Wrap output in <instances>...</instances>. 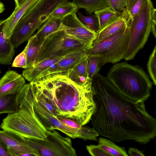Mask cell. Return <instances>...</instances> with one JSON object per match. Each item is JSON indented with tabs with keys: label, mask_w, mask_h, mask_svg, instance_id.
Wrapping results in <instances>:
<instances>
[{
	"label": "cell",
	"mask_w": 156,
	"mask_h": 156,
	"mask_svg": "<svg viewBox=\"0 0 156 156\" xmlns=\"http://www.w3.org/2000/svg\"><path fill=\"white\" fill-rule=\"evenodd\" d=\"M145 0H130L126 2L125 9L129 16L131 18L141 9Z\"/></svg>",
	"instance_id": "cell-30"
},
{
	"label": "cell",
	"mask_w": 156,
	"mask_h": 156,
	"mask_svg": "<svg viewBox=\"0 0 156 156\" xmlns=\"http://www.w3.org/2000/svg\"><path fill=\"white\" fill-rule=\"evenodd\" d=\"M15 3L16 7L21 5L26 0H14Z\"/></svg>",
	"instance_id": "cell-37"
},
{
	"label": "cell",
	"mask_w": 156,
	"mask_h": 156,
	"mask_svg": "<svg viewBox=\"0 0 156 156\" xmlns=\"http://www.w3.org/2000/svg\"><path fill=\"white\" fill-rule=\"evenodd\" d=\"M78 18L80 21L90 30L96 32L99 28V23L98 18L94 14L85 16L81 12H77Z\"/></svg>",
	"instance_id": "cell-27"
},
{
	"label": "cell",
	"mask_w": 156,
	"mask_h": 156,
	"mask_svg": "<svg viewBox=\"0 0 156 156\" xmlns=\"http://www.w3.org/2000/svg\"><path fill=\"white\" fill-rule=\"evenodd\" d=\"M98 142L101 148L111 156H129L124 147L117 145L110 140L100 137Z\"/></svg>",
	"instance_id": "cell-24"
},
{
	"label": "cell",
	"mask_w": 156,
	"mask_h": 156,
	"mask_svg": "<svg viewBox=\"0 0 156 156\" xmlns=\"http://www.w3.org/2000/svg\"><path fill=\"white\" fill-rule=\"evenodd\" d=\"M119 13L114 11L110 6L104 8L94 12V13L98 20V30L108 23Z\"/></svg>",
	"instance_id": "cell-26"
},
{
	"label": "cell",
	"mask_w": 156,
	"mask_h": 156,
	"mask_svg": "<svg viewBox=\"0 0 156 156\" xmlns=\"http://www.w3.org/2000/svg\"><path fill=\"white\" fill-rule=\"evenodd\" d=\"M16 94H9L0 96V115L18 112V105Z\"/></svg>",
	"instance_id": "cell-23"
},
{
	"label": "cell",
	"mask_w": 156,
	"mask_h": 156,
	"mask_svg": "<svg viewBox=\"0 0 156 156\" xmlns=\"http://www.w3.org/2000/svg\"><path fill=\"white\" fill-rule=\"evenodd\" d=\"M106 78L125 96L144 102L151 95L153 83L143 68L122 62L113 65Z\"/></svg>",
	"instance_id": "cell-3"
},
{
	"label": "cell",
	"mask_w": 156,
	"mask_h": 156,
	"mask_svg": "<svg viewBox=\"0 0 156 156\" xmlns=\"http://www.w3.org/2000/svg\"><path fill=\"white\" fill-rule=\"evenodd\" d=\"M129 18L127 25L122 31L93 44L88 51L87 55L100 57L101 67L107 63H114L124 59L129 41Z\"/></svg>",
	"instance_id": "cell-6"
},
{
	"label": "cell",
	"mask_w": 156,
	"mask_h": 156,
	"mask_svg": "<svg viewBox=\"0 0 156 156\" xmlns=\"http://www.w3.org/2000/svg\"><path fill=\"white\" fill-rule=\"evenodd\" d=\"M5 22V20H0V64L9 65L12 62L15 50L10 38L4 36L2 28Z\"/></svg>",
	"instance_id": "cell-18"
},
{
	"label": "cell",
	"mask_w": 156,
	"mask_h": 156,
	"mask_svg": "<svg viewBox=\"0 0 156 156\" xmlns=\"http://www.w3.org/2000/svg\"><path fill=\"white\" fill-rule=\"evenodd\" d=\"M0 144L10 156H40L37 151L23 143L17 135L5 130H0Z\"/></svg>",
	"instance_id": "cell-12"
},
{
	"label": "cell",
	"mask_w": 156,
	"mask_h": 156,
	"mask_svg": "<svg viewBox=\"0 0 156 156\" xmlns=\"http://www.w3.org/2000/svg\"><path fill=\"white\" fill-rule=\"evenodd\" d=\"M129 20L125 8L101 28L96 32L97 37L93 44L98 43L110 37L124 29L127 25Z\"/></svg>",
	"instance_id": "cell-14"
},
{
	"label": "cell",
	"mask_w": 156,
	"mask_h": 156,
	"mask_svg": "<svg viewBox=\"0 0 156 156\" xmlns=\"http://www.w3.org/2000/svg\"><path fill=\"white\" fill-rule=\"evenodd\" d=\"M0 127L3 130L25 138L44 140L47 130L40 122L22 111L8 114Z\"/></svg>",
	"instance_id": "cell-9"
},
{
	"label": "cell",
	"mask_w": 156,
	"mask_h": 156,
	"mask_svg": "<svg viewBox=\"0 0 156 156\" xmlns=\"http://www.w3.org/2000/svg\"><path fill=\"white\" fill-rule=\"evenodd\" d=\"M68 0H38L18 22L11 36L12 41L20 45L28 41L54 11Z\"/></svg>",
	"instance_id": "cell-4"
},
{
	"label": "cell",
	"mask_w": 156,
	"mask_h": 156,
	"mask_svg": "<svg viewBox=\"0 0 156 156\" xmlns=\"http://www.w3.org/2000/svg\"><path fill=\"white\" fill-rule=\"evenodd\" d=\"M86 149L89 154L92 156H111L102 148L99 144L87 145Z\"/></svg>",
	"instance_id": "cell-31"
},
{
	"label": "cell",
	"mask_w": 156,
	"mask_h": 156,
	"mask_svg": "<svg viewBox=\"0 0 156 156\" xmlns=\"http://www.w3.org/2000/svg\"><path fill=\"white\" fill-rule=\"evenodd\" d=\"M5 6L3 3L0 0V13H2L5 10Z\"/></svg>",
	"instance_id": "cell-38"
},
{
	"label": "cell",
	"mask_w": 156,
	"mask_h": 156,
	"mask_svg": "<svg viewBox=\"0 0 156 156\" xmlns=\"http://www.w3.org/2000/svg\"><path fill=\"white\" fill-rule=\"evenodd\" d=\"M83 51H88L79 42L66 34L63 31H57L44 39L37 54L34 66L49 58Z\"/></svg>",
	"instance_id": "cell-8"
},
{
	"label": "cell",
	"mask_w": 156,
	"mask_h": 156,
	"mask_svg": "<svg viewBox=\"0 0 156 156\" xmlns=\"http://www.w3.org/2000/svg\"><path fill=\"white\" fill-rule=\"evenodd\" d=\"M12 67H19L26 69L27 66V58L26 55L23 51L17 56L12 64Z\"/></svg>",
	"instance_id": "cell-33"
},
{
	"label": "cell",
	"mask_w": 156,
	"mask_h": 156,
	"mask_svg": "<svg viewBox=\"0 0 156 156\" xmlns=\"http://www.w3.org/2000/svg\"><path fill=\"white\" fill-rule=\"evenodd\" d=\"M156 17V9L151 0H145L139 12L131 18L129 24L128 43L124 59L132 60L146 44L152 21Z\"/></svg>",
	"instance_id": "cell-5"
},
{
	"label": "cell",
	"mask_w": 156,
	"mask_h": 156,
	"mask_svg": "<svg viewBox=\"0 0 156 156\" xmlns=\"http://www.w3.org/2000/svg\"><path fill=\"white\" fill-rule=\"evenodd\" d=\"M62 22V20L51 17L38 29L34 35L38 38L45 39L58 30Z\"/></svg>",
	"instance_id": "cell-21"
},
{
	"label": "cell",
	"mask_w": 156,
	"mask_h": 156,
	"mask_svg": "<svg viewBox=\"0 0 156 156\" xmlns=\"http://www.w3.org/2000/svg\"><path fill=\"white\" fill-rule=\"evenodd\" d=\"M1 73V71L0 69V74Z\"/></svg>",
	"instance_id": "cell-40"
},
{
	"label": "cell",
	"mask_w": 156,
	"mask_h": 156,
	"mask_svg": "<svg viewBox=\"0 0 156 156\" xmlns=\"http://www.w3.org/2000/svg\"><path fill=\"white\" fill-rule=\"evenodd\" d=\"M91 82L95 108L90 120L99 135L117 143L133 140L145 144L154 139L156 120L144 103L129 99L99 73Z\"/></svg>",
	"instance_id": "cell-1"
},
{
	"label": "cell",
	"mask_w": 156,
	"mask_h": 156,
	"mask_svg": "<svg viewBox=\"0 0 156 156\" xmlns=\"http://www.w3.org/2000/svg\"><path fill=\"white\" fill-rule=\"evenodd\" d=\"M44 39H39L35 35L32 36L23 51L26 56V69L33 67L41 46Z\"/></svg>",
	"instance_id": "cell-19"
},
{
	"label": "cell",
	"mask_w": 156,
	"mask_h": 156,
	"mask_svg": "<svg viewBox=\"0 0 156 156\" xmlns=\"http://www.w3.org/2000/svg\"><path fill=\"white\" fill-rule=\"evenodd\" d=\"M68 55L52 57L44 60L33 67L24 69L22 75L30 82L35 81L48 69Z\"/></svg>",
	"instance_id": "cell-17"
},
{
	"label": "cell",
	"mask_w": 156,
	"mask_h": 156,
	"mask_svg": "<svg viewBox=\"0 0 156 156\" xmlns=\"http://www.w3.org/2000/svg\"><path fill=\"white\" fill-rule=\"evenodd\" d=\"M156 17H154L152 21L151 29V32L152 33L155 38L156 37Z\"/></svg>",
	"instance_id": "cell-35"
},
{
	"label": "cell",
	"mask_w": 156,
	"mask_h": 156,
	"mask_svg": "<svg viewBox=\"0 0 156 156\" xmlns=\"http://www.w3.org/2000/svg\"><path fill=\"white\" fill-rule=\"evenodd\" d=\"M109 6L116 12H121L126 6V0H107Z\"/></svg>",
	"instance_id": "cell-32"
},
{
	"label": "cell",
	"mask_w": 156,
	"mask_h": 156,
	"mask_svg": "<svg viewBox=\"0 0 156 156\" xmlns=\"http://www.w3.org/2000/svg\"><path fill=\"white\" fill-rule=\"evenodd\" d=\"M78 9L75 4L68 1L59 6L53 12L51 17L62 20L68 15L77 12Z\"/></svg>",
	"instance_id": "cell-25"
},
{
	"label": "cell",
	"mask_w": 156,
	"mask_h": 156,
	"mask_svg": "<svg viewBox=\"0 0 156 156\" xmlns=\"http://www.w3.org/2000/svg\"><path fill=\"white\" fill-rule=\"evenodd\" d=\"M34 107L37 118L47 130H58L73 139L78 138L98 141L100 135L94 128L89 127L84 131L71 128L54 116L44 105L35 98Z\"/></svg>",
	"instance_id": "cell-10"
},
{
	"label": "cell",
	"mask_w": 156,
	"mask_h": 156,
	"mask_svg": "<svg viewBox=\"0 0 156 156\" xmlns=\"http://www.w3.org/2000/svg\"><path fill=\"white\" fill-rule=\"evenodd\" d=\"M88 56L87 55L84 56L69 73L68 77L79 84L84 83L90 79L87 74Z\"/></svg>",
	"instance_id": "cell-20"
},
{
	"label": "cell",
	"mask_w": 156,
	"mask_h": 156,
	"mask_svg": "<svg viewBox=\"0 0 156 156\" xmlns=\"http://www.w3.org/2000/svg\"><path fill=\"white\" fill-rule=\"evenodd\" d=\"M87 51H83L67 55L48 69L36 80L39 79L51 76H68L69 71L84 56L87 55Z\"/></svg>",
	"instance_id": "cell-13"
},
{
	"label": "cell",
	"mask_w": 156,
	"mask_h": 156,
	"mask_svg": "<svg viewBox=\"0 0 156 156\" xmlns=\"http://www.w3.org/2000/svg\"><path fill=\"white\" fill-rule=\"evenodd\" d=\"M87 67L88 78L92 80L99 73L102 67L100 58L96 56H88Z\"/></svg>",
	"instance_id": "cell-28"
},
{
	"label": "cell",
	"mask_w": 156,
	"mask_h": 156,
	"mask_svg": "<svg viewBox=\"0 0 156 156\" xmlns=\"http://www.w3.org/2000/svg\"><path fill=\"white\" fill-rule=\"evenodd\" d=\"M78 9H83L89 14L109 6L107 0H73Z\"/></svg>",
	"instance_id": "cell-22"
},
{
	"label": "cell",
	"mask_w": 156,
	"mask_h": 156,
	"mask_svg": "<svg viewBox=\"0 0 156 156\" xmlns=\"http://www.w3.org/2000/svg\"><path fill=\"white\" fill-rule=\"evenodd\" d=\"M38 0H26L21 5L15 7L11 15L5 20L2 28L4 36L10 38L17 23Z\"/></svg>",
	"instance_id": "cell-16"
},
{
	"label": "cell",
	"mask_w": 156,
	"mask_h": 156,
	"mask_svg": "<svg viewBox=\"0 0 156 156\" xmlns=\"http://www.w3.org/2000/svg\"><path fill=\"white\" fill-rule=\"evenodd\" d=\"M91 81L80 84L68 76L57 75L30 83L35 99L54 116L84 126L90 120L95 108Z\"/></svg>",
	"instance_id": "cell-2"
},
{
	"label": "cell",
	"mask_w": 156,
	"mask_h": 156,
	"mask_svg": "<svg viewBox=\"0 0 156 156\" xmlns=\"http://www.w3.org/2000/svg\"><path fill=\"white\" fill-rule=\"evenodd\" d=\"M128 153L129 156H145L143 151L134 147H129L128 151Z\"/></svg>",
	"instance_id": "cell-34"
},
{
	"label": "cell",
	"mask_w": 156,
	"mask_h": 156,
	"mask_svg": "<svg viewBox=\"0 0 156 156\" xmlns=\"http://www.w3.org/2000/svg\"><path fill=\"white\" fill-rule=\"evenodd\" d=\"M156 46L149 56L147 63V70L153 84L156 85Z\"/></svg>",
	"instance_id": "cell-29"
},
{
	"label": "cell",
	"mask_w": 156,
	"mask_h": 156,
	"mask_svg": "<svg viewBox=\"0 0 156 156\" xmlns=\"http://www.w3.org/2000/svg\"><path fill=\"white\" fill-rule=\"evenodd\" d=\"M0 156H10L7 150L0 144Z\"/></svg>",
	"instance_id": "cell-36"
},
{
	"label": "cell",
	"mask_w": 156,
	"mask_h": 156,
	"mask_svg": "<svg viewBox=\"0 0 156 156\" xmlns=\"http://www.w3.org/2000/svg\"><path fill=\"white\" fill-rule=\"evenodd\" d=\"M59 30L63 31L66 34L78 41L88 51L91 48L97 37L96 32L83 24L76 13L68 15L62 20L57 31Z\"/></svg>",
	"instance_id": "cell-11"
},
{
	"label": "cell",
	"mask_w": 156,
	"mask_h": 156,
	"mask_svg": "<svg viewBox=\"0 0 156 156\" xmlns=\"http://www.w3.org/2000/svg\"><path fill=\"white\" fill-rule=\"evenodd\" d=\"M44 140L29 139L18 136L23 143L37 151L40 156H76L70 138L64 137L54 129L47 130Z\"/></svg>",
	"instance_id": "cell-7"
},
{
	"label": "cell",
	"mask_w": 156,
	"mask_h": 156,
	"mask_svg": "<svg viewBox=\"0 0 156 156\" xmlns=\"http://www.w3.org/2000/svg\"><path fill=\"white\" fill-rule=\"evenodd\" d=\"M129 0H126V2L128 1H129Z\"/></svg>",
	"instance_id": "cell-39"
},
{
	"label": "cell",
	"mask_w": 156,
	"mask_h": 156,
	"mask_svg": "<svg viewBox=\"0 0 156 156\" xmlns=\"http://www.w3.org/2000/svg\"><path fill=\"white\" fill-rule=\"evenodd\" d=\"M25 83L24 78L22 75L13 70L7 71L0 79V96L16 94Z\"/></svg>",
	"instance_id": "cell-15"
}]
</instances>
